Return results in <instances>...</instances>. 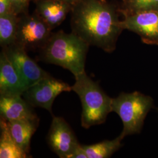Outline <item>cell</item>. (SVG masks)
Here are the masks:
<instances>
[{"mask_svg":"<svg viewBox=\"0 0 158 158\" xmlns=\"http://www.w3.org/2000/svg\"><path fill=\"white\" fill-rule=\"evenodd\" d=\"M72 90V86L49 74L29 87L22 96L33 107L44 108L52 115V105L57 96Z\"/></svg>","mask_w":158,"mask_h":158,"instance_id":"5","label":"cell"},{"mask_svg":"<svg viewBox=\"0 0 158 158\" xmlns=\"http://www.w3.org/2000/svg\"><path fill=\"white\" fill-rule=\"evenodd\" d=\"M145 0H131L132 6L137 10H141L142 6Z\"/></svg>","mask_w":158,"mask_h":158,"instance_id":"20","label":"cell"},{"mask_svg":"<svg viewBox=\"0 0 158 158\" xmlns=\"http://www.w3.org/2000/svg\"><path fill=\"white\" fill-rule=\"evenodd\" d=\"M153 107V99L139 92L122 93L112 98V112L117 113L123 123V130L120 137L139 133L144 120L150 110Z\"/></svg>","mask_w":158,"mask_h":158,"instance_id":"4","label":"cell"},{"mask_svg":"<svg viewBox=\"0 0 158 158\" xmlns=\"http://www.w3.org/2000/svg\"><path fill=\"white\" fill-rule=\"evenodd\" d=\"M123 139L119 136L113 140H106L90 145H82L87 158L111 157L122 146Z\"/></svg>","mask_w":158,"mask_h":158,"instance_id":"16","label":"cell"},{"mask_svg":"<svg viewBox=\"0 0 158 158\" xmlns=\"http://www.w3.org/2000/svg\"><path fill=\"white\" fill-rule=\"evenodd\" d=\"M50 27L38 15L25 16L18 21L14 44L25 50L42 48L51 36Z\"/></svg>","mask_w":158,"mask_h":158,"instance_id":"6","label":"cell"},{"mask_svg":"<svg viewBox=\"0 0 158 158\" xmlns=\"http://www.w3.org/2000/svg\"><path fill=\"white\" fill-rule=\"evenodd\" d=\"M26 89L4 51L0 55V96H23Z\"/></svg>","mask_w":158,"mask_h":158,"instance_id":"11","label":"cell"},{"mask_svg":"<svg viewBox=\"0 0 158 158\" xmlns=\"http://www.w3.org/2000/svg\"><path fill=\"white\" fill-rule=\"evenodd\" d=\"M6 122L14 140L19 147L29 154L31 140L38 127L40 119L6 121Z\"/></svg>","mask_w":158,"mask_h":158,"instance_id":"13","label":"cell"},{"mask_svg":"<svg viewBox=\"0 0 158 158\" xmlns=\"http://www.w3.org/2000/svg\"><path fill=\"white\" fill-rule=\"evenodd\" d=\"M72 90L79 97L81 102V127L89 129L92 126L102 124L112 112L110 98L97 82L94 81L85 72L79 75Z\"/></svg>","mask_w":158,"mask_h":158,"instance_id":"3","label":"cell"},{"mask_svg":"<svg viewBox=\"0 0 158 158\" xmlns=\"http://www.w3.org/2000/svg\"><path fill=\"white\" fill-rule=\"evenodd\" d=\"M102 2H105V0H101Z\"/></svg>","mask_w":158,"mask_h":158,"instance_id":"22","label":"cell"},{"mask_svg":"<svg viewBox=\"0 0 158 158\" xmlns=\"http://www.w3.org/2000/svg\"><path fill=\"white\" fill-rule=\"evenodd\" d=\"M71 6L58 0H40L36 9L38 16L52 29L64 21Z\"/></svg>","mask_w":158,"mask_h":158,"instance_id":"12","label":"cell"},{"mask_svg":"<svg viewBox=\"0 0 158 158\" xmlns=\"http://www.w3.org/2000/svg\"><path fill=\"white\" fill-rule=\"evenodd\" d=\"M34 108L22 96H0V115L6 121L39 119Z\"/></svg>","mask_w":158,"mask_h":158,"instance_id":"10","label":"cell"},{"mask_svg":"<svg viewBox=\"0 0 158 158\" xmlns=\"http://www.w3.org/2000/svg\"><path fill=\"white\" fill-rule=\"evenodd\" d=\"M58 1L65 2H67V3L71 4L72 6H73V5H74L77 2H78L79 0H58Z\"/></svg>","mask_w":158,"mask_h":158,"instance_id":"21","label":"cell"},{"mask_svg":"<svg viewBox=\"0 0 158 158\" xmlns=\"http://www.w3.org/2000/svg\"><path fill=\"white\" fill-rule=\"evenodd\" d=\"M89 46L73 32H58L51 35L41 48L40 59L67 69L76 78L85 72V63Z\"/></svg>","mask_w":158,"mask_h":158,"instance_id":"2","label":"cell"},{"mask_svg":"<svg viewBox=\"0 0 158 158\" xmlns=\"http://www.w3.org/2000/svg\"><path fill=\"white\" fill-rule=\"evenodd\" d=\"M3 50L16 69L26 90L49 75L29 56L26 50L22 47L14 44Z\"/></svg>","mask_w":158,"mask_h":158,"instance_id":"8","label":"cell"},{"mask_svg":"<svg viewBox=\"0 0 158 158\" xmlns=\"http://www.w3.org/2000/svg\"><path fill=\"white\" fill-rule=\"evenodd\" d=\"M123 28L140 35L148 43L158 42V11H144L127 17L121 23Z\"/></svg>","mask_w":158,"mask_h":158,"instance_id":"9","label":"cell"},{"mask_svg":"<svg viewBox=\"0 0 158 158\" xmlns=\"http://www.w3.org/2000/svg\"><path fill=\"white\" fill-rule=\"evenodd\" d=\"M12 11L11 0H0V15H3Z\"/></svg>","mask_w":158,"mask_h":158,"instance_id":"18","label":"cell"},{"mask_svg":"<svg viewBox=\"0 0 158 158\" xmlns=\"http://www.w3.org/2000/svg\"><path fill=\"white\" fill-rule=\"evenodd\" d=\"M0 158H28V153L25 152L18 146L10 132L7 122L4 119H0Z\"/></svg>","mask_w":158,"mask_h":158,"instance_id":"14","label":"cell"},{"mask_svg":"<svg viewBox=\"0 0 158 158\" xmlns=\"http://www.w3.org/2000/svg\"><path fill=\"white\" fill-rule=\"evenodd\" d=\"M12 11L16 15L25 10L29 0H11Z\"/></svg>","mask_w":158,"mask_h":158,"instance_id":"17","label":"cell"},{"mask_svg":"<svg viewBox=\"0 0 158 158\" xmlns=\"http://www.w3.org/2000/svg\"><path fill=\"white\" fill-rule=\"evenodd\" d=\"M18 21L12 11L0 15V44L3 48L15 44Z\"/></svg>","mask_w":158,"mask_h":158,"instance_id":"15","label":"cell"},{"mask_svg":"<svg viewBox=\"0 0 158 158\" xmlns=\"http://www.w3.org/2000/svg\"><path fill=\"white\" fill-rule=\"evenodd\" d=\"M47 141L52 151L61 158H70L81 145L65 119L56 116L53 117Z\"/></svg>","mask_w":158,"mask_h":158,"instance_id":"7","label":"cell"},{"mask_svg":"<svg viewBox=\"0 0 158 158\" xmlns=\"http://www.w3.org/2000/svg\"><path fill=\"white\" fill-rule=\"evenodd\" d=\"M73 6V32L90 46L113 50L123 28L112 10L101 0H79Z\"/></svg>","mask_w":158,"mask_h":158,"instance_id":"1","label":"cell"},{"mask_svg":"<svg viewBox=\"0 0 158 158\" xmlns=\"http://www.w3.org/2000/svg\"><path fill=\"white\" fill-rule=\"evenodd\" d=\"M158 6V0H145L141 8V10H149Z\"/></svg>","mask_w":158,"mask_h":158,"instance_id":"19","label":"cell"}]
</instances>
